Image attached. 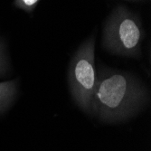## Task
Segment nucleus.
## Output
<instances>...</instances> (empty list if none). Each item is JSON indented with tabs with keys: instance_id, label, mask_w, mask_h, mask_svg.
<instances>
[{
	"instance_id": "nucleus-2",
	"label": "nucleus",
	"mask_w": 151,
	"mask_h": 151,
	"mask_svg": "<svg viewBox=\"0 0 151 151\" xmlns=\"http://www.w3.org/2000/svg\"><path fill=\"white\" fill-rule=\"evenodd\" d=\"M144 38L140 17L120 5L112 10L104 23L101 45L115 55L139 58Z\"/></svg>"
},
{
	"instance_id": "nucleus-6",
	"label": "nucleus",
	"mask_w": 151,
	"mask_h": 151,
	"mask_svg": "<svg viewBox=\"0 0 151 151\" xmlns=\"http://www.w3.org/2000/svg\"><path fill=\"white\" fill-rule=\"evenodd\" d=\"M40 0H14L13 5L26 13H33L36 8Z\"/></svg>"
},
{
	"instance_id": "nucleus-3",
	"label": "nucleus",
	"mask_w": 151,
	"mask_h": 151,
	"mask_svg": "<svg viewBox=\"0 0 151 151\" xmlns=\"http://www.w3.org/2000/svg\"><path fill=\"white\" fill-rule=\"evenodd\" d=\"M95 40L96 34L93 33L78 47L70 61L67 75L73 101L88 114H91V100L97 81Z\"/></svg>"
},
{
	"instance_id": "nucleus-7",
	"label": "nucleus",
	"mask_w": 151,
	"mask_h": 151,
	"mask_svg": "<svg viewBox=\"0 0 151 151\" xmlns=\"http://www.w3.org/2000/svg\"><path fill=\"white\" fill-rule=\"evenodd\" d=\"M129 1H141V0H129Z\"/></svg>"
},
{
	"instance_id": "nucleus-1",
	"label": "nucleus",
	"mask_w": 151,
	"mask_h": 151,
	"mask_svg": "<svg viewBox=\"0 0 151 151\" xmlns=\"http://www.w3.org/2000/svg\"><path fill=\"white\" fill-rule=\"evenodd\" d=\"M149 91L144 82L129 72L101 66L91 114L106 123L128 120L148 104Z\"/></svg>"
},
{
	"instance_id": "nucleus-4",
	"label": "nucleus",
	"mask_w": 151,
	"mask_h": 151,
	"mask_svg": "<svg viewBox=\"0 0 151 151\" xmlns=\"http://www.w3.org/2000/svg\"><path fill=\"white\" fill-rule=\"evenodd\" d=\"M18 92L17 80L0 82V114L5 113L15 101Z\"/></svg>"
},
{
	"instance_id": "nucleus-5",
	"label": "nucleus",
	"mask_w": 151,
	"mask_h": 151,
	"mask_svg": "<svg viewBox=\"0 0 151 151\" xmlns=\"http://www.w3.org/2000/svg\"><path fill=\"white\" fill-rule=\"evenodd\" d=\"M9 70V59L7 49L4 41L0 38V77L4 76Z\"/></svg>"
}]
</instances>
